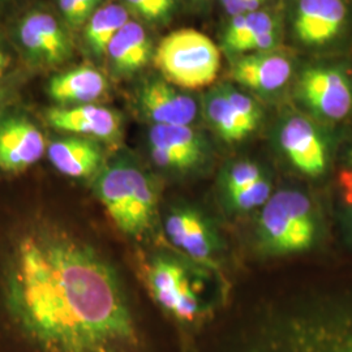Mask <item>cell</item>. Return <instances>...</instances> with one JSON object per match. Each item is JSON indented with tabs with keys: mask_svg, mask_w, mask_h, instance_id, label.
Masks as SVG:
<instances>
[{
	"mask_svg": "<svg viewBox=\"0 0 352 352\" xmlns=\"http://www.w3.org/2000/svg\"><path fill=\"white\" fill-rule=\"evenodd\" d=\"M122 244L87 187L0 180V352H182Z\"/></svg>",
	"mask_w": 352,
	"mask_h": 352,
	"instance_id": "obj_1",
	"label": "cell"
},
{
	"mask_svg": "<svg viewBox=\"0 0 352 352\" xmlns=\"http://www.w3.org/2000/svg\"><path fill=\"white\" fill-rule=\"evenodd\" d=\"M192 352H352V276L250 304L210 325Z\"/></svg>",
	"mask_w": 352,
	"mask_h": 352,
	"instance_id": "obj_2",
	"label": "cell"
},
{
	"mask_svg": "<svg viewBox=\"0 0 352 352\" xmlns=\"http://www.w3.org/2000/svg\"><path fill=\"white\" fill-rule=\"evenodd\" d=\"M113 231L133 252L160 245L162 179L133 153L113 151L87 186Z\"/></svg>",
	"mask_w": 352,
	"mask_h": 352,
	"instance_id": "obj_3",
	"label": "cell"
},
{
	"mask_svg": "<svg viewBox=\"0 0 352 352\" xmlns=\"http://www.w3.org/2000/svg\"><path fill=\"white\" fill-rule=\"evenodd\" d=\"M133 254L151 302L174 330L182 352L190 351L213 315L212 267L162 244Z\"/></svg>",
	"mask_w": 352,
	"mask_h": 352,
	"instance_id": "obj_4",
	"label": "cell"
},
{
	"mask_svg": "<svg viewBox=\"0 0 352 352\" xmlns=\"http://www.w3.org/2000/svg\"><path fill=\"white\" fill-rule=\"evenodd\" d=\"M321 234L322 221L315 200L299 188L273 192L256 222L257 248L270 257L311 251Z\"/></svg>",
	"mask_w": 352,
	"mask_h": 352,
	"instance_id": "obj_5",
	"label": "cell"
},
{
	"mask_svg": "<svg viewBox=\"0 0 352 352\" xmlns=\"http://www.w3.org/2000/svg\"><path fill=\"white\" fill-rule=\"evenodd\" d=\"M154 62L170 84L199 89L215 81L221 68V54L213 41L199 30L182 29L161 41Z\"/></svg>",
	"mask_w": 352,
	"mask_h": 352,
	"instance_id": "obj_6",
	"label": "cell"
},
{
	"mask_svg": "<svg viewBox=\"0 0 352 352\" xmlns=\"http://www.w3.org/2000/svg\"><path fill=\"white\" fill-rule=\"evenodd\" d=\"M161 230L164 241L171 250L197 264L213 267L223 250V241L212 219L187 201L164 199Z\"/></svg>",
	"mask_w": 352,
	"mask_h": 352,
	"instance_id": "obj_7",
	"label": "cell"
},
{
	"mask_svg": "<svg viewBox=\"0 0 352 352\" xmlns=\"http://www.w3.org/2000/svg\"><path fill=\"white\" fill-rule=\"evenodd\" d=\"M42 119L13 103L0 113V180L25 175L45 160L50 135Z\"/></svg>",
	"mask_w": 352,
	"mask_h": 352,
	"instance_id": "obj_8",
	"label": "cell"
},
{
	"mask_svg": "<svg viewBox=\"0 0 352 352\" xmlns=\"http://www.w3.org/2000/svg\"><path fill=\"white\" fill-rule=\"evenodd\" d=\"M145 146L151 170L160 176H184L209 158L208 141L190 126H151Z\"/></svg>",
	"mask_w": 352,
	"mask_h": 352,
	"instance_id": "obj_9",
	"label": "cell"
},
{
	"mask_svg": "<svg viewBox=\"0 0 352 352\" xmlns=\"http://www.w3.org/2000/svg\"><path fill=\"white\" fill-rule=\"evenodd\" d=\"M43 124L54 133L75 135L115 146L123 138V116L98 103L50 106L41 113Z\"/></svg>",
	"mask_w": 352,
	"mask_h": 352,
	"instance_id": "obj_10",
	"label": "cell"
},
{
	"mask_svg": "<svg viewBox=\"0 0 352 352\" xmlns=\"http://www.w3.org/2000/svg\"><path fill=\"white\" fill-rule=\"evenodd\" d=\"M107 148L96 140L55 133L49 140L45 160L56 175L87 187L109 160L111 153Z\"/></svg>",
	"mask_w": 352,
	"mask_h": 352,
	"instance_id": "obj_11",
	"label": "cell"
},
{
	"mask_svg": "<svg viewBox=\"0 0 352 352\" xmlns=\"http://www.w3.org/2000/svg\"><path fill=\"white\" fill-rule=\"evenodd\" d=\"M298 93L312 113L329 122H340L352 113L351 81L337 68L305 69L299 77Z\"/></svg>",
	"mask_w": 352,
	"mask_h": 352,
	"instance_id": "obj_12",
	"label": "cell"
},
{
	"mask_svg": "<svg viewBox=\"0 0 352 352\" xmlns=\"http://www.w3.org/2000/svg\"><path fill=\"white\" fill-rule=\"evenodd\" d=\"M17 36L28 60L41 68H55L72 55V39L59 20L49 12L25 14L17 28Z\"/></svg>",
	"mask_w": 352,
	"mask_h": 352,
	"instance_id": "obj_13",
	"label": "cell"
},
{
	"mask_svg": "<svg viewBox=\"0 0 352 352\" xmlns=\"http://www.w3.org/2000/svg\"><path fill=\"white\" fill-rule=\"evenodd\" d=\"M278 144L289 164L302 175L317 179L329 167L327 141L312 120L289 115L278 128Z\"/></svg>",
	"mask_w": 352,
	"mask_h": 352,
	"instance_id": "obj_14",
	"label": "cell"
},
{
	"mask_svg": "<svg viewBox=\"0 0 352 352\" xmlns=\"http://www.w3.org/2000/svg\"><path fill=\"white\" fill-rule=\"evenodd\" d=\"M136 107L151 126H190L197 116L195 100L162 78L146 80L140 87Z\"/></svg>",
	"mask_w": 352,
	"mask_h": 352,
	"instance_id": "obj_15",
	"label": "cell"
},
{
	"mask_svg": "<svg viewBox=\"0 0 352 352\" xmlns=\"http://www.w3.org/2000/svg\"><path fill=\"white\" fill-rule=\"evenodd\" d=\"M346 17L343 0H299L294 29L304 45L320 46L338 37Z\"/></svg>",
	"mask_w": 352,
	"mask_h": 352,
	"instance_id": "obj_16",
	"label": "cell"
},
{
	"mask_svg": "<svg viewBox=\"0 0 352 352\" xmlns=\"http://www.w3.org/2000/svg\"><path fill=\"white\" fill-rule=\"evenodd\" d=\"M107 80L91 67H78L51 77L46 93L55 106L96 103L107 93Z\"/></svg>",
	"mask_w": 352,
	"mask_h": 352,
	"instance_id": "obj_17",
	"label": "cell"
},
{
	"mask_svg": "<svg viewBox=\"0 0 352 352\" xmlns=\"http://www.w3.org/2000/svg\"><path fill=\"white\" fill-rule=\"evenodd\" d=\"M289 59L276 54H254L241 58L232 68V77L245 88L272 93L286 85L291 76Z\"/></svg>",
	"mask_w": 352,
	"mask_h": 352,
	"instance_id": "obj_18",
	"label": "cell"
},
{
	"mask_svg": "<svg viewBox=\"0 0 352 352\" xmlns=\"http://www.w3.org/2000/svg\"><path fill=\"white\" fill-rule=\"evenodd\" d=\"M107 55L116 72H135L151 59V39L142 26L138 23L128 21L110 42Z\"/></svg>",
	"mask_w": 352,
	"mask_h": 352,
	"instance_id": "obj_19",
	"label": "cell"
},
{
	"mask_svg": "<svg viewBox=\"0 0 352 352\" xmlns=\"http://www.w3.org/2000/svg\"><path fill=\"white\" fill-rule=\"evenodd\" d=\"M204 113L217 135L230 144L243 141L254 132L234 109L221 87L206 94L204 100Z\"/></svg>",
	"mask_w": 352,
	"mask_h": 352,
	"instance_id": "obj_20",
	"label": "cell"
},
{
	"mask_svg": "<svg viewBox=\"0 0 352 352\" xmlns=\"http://www.w3.org/2000/svg\"><path fill=\"white\" fill-rule=\"evenodd\" d=\"M129 21L126 8L120 4H106L90 16L85 28V39L90 51L107 55V49L119 30Z\"/></svg>",
	"mask_w": 352,
	"mask_h": 352,
	"instance_id": "obj_21",
	"label": "cell"
},
{
	"mask_svg": "<svg viewBox=\"0 0 352 352\" xmlns=\"http://www.w3.org/2000/svg\"><path fill=\"white\" fill-rule=\"evenodd\" d=\"M272 30H277V21L269 13L256 11L234 16L225 32V45L230 50L239 52L245 42Z\"/></svg>",
	"mask_w": 352,
	"mask_h": 352,
	"instance_id": "obj_22",
	"label": "cell"
},
{
	"mask_svg": "<svg viewBox=\"0 0 352 352\" xmlns=\"http://www.w3.org/2000/svg\"><path fill=\"white\" fill-rule=\"evenodd\" d=\"M273 184L269 175L243 188L221 195V201L228 214L244 215L260 210L273 195Z\"/></svg>",
	"mask_w": 352,
	"mask_h": 352,
	"instance_id": "obj_23",
	"label": "cell"
},
{
	"mask_svg": "<svg viewBox=\"0 0 352 352\" xmlns=\"http://www.w3.org/2000/svg\"><path fill=\"white\" fill-rule=\"evenodd\" d=\"M267 176L266 171L261 166H258L252 161H235L226 164L219 175V195H225L231 190L243 188L250 186L254 182L261 180Z\"/></svg>",
	"mask_w": 352,
	"mask_h": 352,
	"instance_id": "obj_24",
	"label": "cell"
},
{
	"mask_svg": "<svg viewBox=\"0 0 352 352\" xmlns=\"http://www.w3.org/2000/svg\"><path fill=\"white\" fill-rule=\"evenodd\" d=\"M221 89L223 90L225 96L228 98V101L231 102L234 109L240 113V116L251 126L253 131H256L261 120V110L258 104L253 101L251 97H248L247 94L241 93L231 85H223Z\"/></svg>",
	"mask_w": 352,
	"mask_h": 352,
	"instance_id": "obj_25",
	"label": "cell"
},
{
	"mask_svg": "<svg viewBox=\"0 0 352 352\" xmlns=\"http://www.w3.org/2000/svg\"><path fill=\"white\" fill-rule=\"evenodd\" d=\"M342 222L352 241V168L340 170L337 177Z\"/></svg>",
	"mask_w": 352,
	"mask_h": 352,
	"instance_id": "obj_26",
	"label": "cell"
},
{
	"mask_svg": "<svg viewBox=\"0 0 352 352\" xmlns=\"http://www.w3.org/2000/svg\"><path fill=\"white\" fill-rule=\"evenodd\" d=\"M59 8L63 13L67 24L74 28L88 23L93 12L80 0H58Z\"/></svg>",
	"mask_w": 352,
	"mask_h": 352,
	"instance_id": "obj_27",
	"label": "cell"
},
{
	"mask_svg": "<svg viewBox=\"0 0 352 352\" xmlns=\"http://www.w3.org/2000/svg\"><path fill=\"white\" fill-rule=\"evenodd\" d=\"M227 13L239 16L245 13L256 12L264 0H221Z\"/></svg>",
	"mask_w": 352,
	"mask_h": 352,
	"instance_id": "obj_28",
	"label": "cell"
},
{
	"mask_svg": "<svg viewBox=\"0 0 352 352\" xmlns=\"http://www.w3.org/2000/svg\"><path fill=\"white\" fill-rule=\"evenodd\" d=\"M126 4L136 12L146 19H158L153 0H126Z\"/></svg>",
	"mask_w": 352,
	"mask_h": 352,
	"instance_id": "obj_29",
	"label": "cell"
},
{
	"mask_svg": "<svg viewBox=\"0 0 352 352\" xmlns=\"http://www.w3.org/2000/svg\"><path fill=\"white\" fill-rule=\"evenodd\" d=\"M16 93L12 88L0 84V113L14 103Z\"/></svg>",
	"mask_w": 352,
	"mask_h": 352,
	"instance_id": "obj_30",
	"label": "cell"
},
{
	"mask_svg": "<svg viewBox=\"0 0 352 352\" xmlns=\"http://www.w3.org/2000/svg\"><path fill=\"white\" fill-rule=\"evenodd\" d=\"M153 4L157 12V17L160 19L173 8L174 0H153Z\"/></svg>",
	"mask_w": 352,
	"mask_h": 352,
	"instance_id": "obj_31",
	"label": "cell"
},
{
	"mask_svg": "<svg viewBox=\"0 0 352 352\" xmlns=\"http://www.w3.org/2000/svg\"><path fill=\"white\" fill-rule=\"evenodd\" d=\"M11 64H12L11 55L8 54V51L6 50V49L0 45V77L11 67Z\"/></svg>",
	"mask_w": 352,
	"mask_h": 352,
	"instance_id": "obj_32",
	"label": "cell"
},
{
	"mask_svg": "<svg viewBox=\"0 0 352 352\" xmlns=\"http://www.w3.org/2000/svg\"><path fill=\"white\" fill-rule=\"evenodd\" d=\"M80 1H82L93 13L98 10V6L101 3V0H80Z\"/></svg>",
	"mask_w": 352,
	"mask_h": 352,
	"instance_id": "obj_33",
	"label": "cell"
},
{
	"mask_svg": "<svg viewBox=\"0 0 352 352\" xmlns=\"http://www.w3.org/2000/svg\"><path fill=\"white\" fill-rule=\"evenodd\" d=\"M350 161H351V164H352V148H351V151H350Z\"/></svg>",
	"mask_w": 352,
	"mask_h": 352,
	"instance_id": "obj_34",
	"label": "cell"
}]
</instances>
